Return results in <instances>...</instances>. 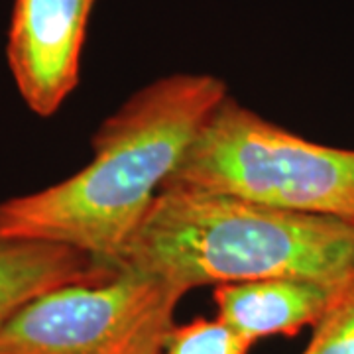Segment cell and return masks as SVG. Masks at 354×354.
Masks as SVG:
<instances>
[{
  "instance_id": "obj_6",
  "label": "cell",
  "mask_w": 354,
  "mask_h": 354,
  "mask_svg": "<svg viewBox=\"0 0 354 354\" xmlns=\"http://www.w3.org/2000/svg\"><path fill=\"white\" fill-rule=\"evenodd\" d=\"M337 290L305 279H252L216 286L215 304L218 319L254 344L264 337L295 335L305 325H315Z\"/></svg>"
},
{
  "instance_id": "obj_9",
  "label": "cell",
  "mask_w": 354,
  "mask_h": 354,
  "mask_svg": "<svg viewBox=\"0 0 354 354\" xmlns=\"http://www.w3.org/2000/svg\"><path fill=\"white\" fill-rule=\"evenodd\" d=\"M304 354H354V278L335 291Z\"/></svg>"
},
{
  "instance_id": "obj_2",
  "label": "cell",
  "mask_w": 354,
  "mask_h": 354,
  "mask_svg": "<svg viewBox=\"0 0 354 354\" xmlns=\"http://www.w3.org/2000/svg\"><path fill=\"white\" fill-rule=\"evenodd\" d=\"M116 266L146 270L185 291L268 278L341 288L354 278V218L162 189Z\"/></svg>"
},
{
  "instance_id": "obj_5",
  "label": "cell",
  "mask_w": 354,
  "mask_h": 354,
  "mask_svg": "<svg viewBox=\"0 0 354 354\" xmlns=\"http://www.w3.org/2000/svg\"><path fill=\"white\" fill-rule=\"evenodd\" d=\"M95 0H14L8 65L24 102L39 116L59 111L79 83Z\"/></svg>"
},
{
  "instance_id": "obj_3",
  "label": "cell",
  "mask_w": 354,
  "mask_h": 354,
  "mask_svg": "<svg viewBox=\"0 0 354 354\" xmlns=\"http://www.w3.org/2000/svg\"><path fill=\"white\" fill-rule=\"evenodd\" d=\"M162 189L354 218V150L295 136L227 97L207 116Z\"/></svg>"
},
{
  "instance_id": "obj_1",
  "label": "cell",
  "mask_w": 354,
  "mask_h": 354,
  "mask_svg": "<svg viewBox=\"0 0 354 354\" xmlns=\"http://www.w3.org/2000/svg\"><path fill=\"white\" fill-rule=\"evenodd\" d=\"M228 97L213 75H169L134 93L93 136V160L0 203V239L64 244L116 264L207 116Z\"/></svg>"
},
{
  "instance_id": "obj_7",
  "label": "cell",
  "mask_w": 354,
  "mask_h": 354,
  "mask_svg": "<svg viewBox=\"0 0 354 354\" xmlns=\"http://www.w3.org/2000/svg\"><path fill=\"white\" fill-rule=\"evenodd\" d=\"M114 268L64 244L0 239V329L39 295L102 278Z\"/></svg>"
},
{
  "instance_id": "obj_8",
  "label": "cell",
  "mask_w": 354,
  "mask_h": 354,
  "mask_svg": "<svg viewBox=\"0 0 354 354\" xmlns=\"http://www.w3.org/2000/svg\"><path fill=\"white\" fill-rule=\"evenodd\" d=\"M252 342L216 317L174 327L165 339L164 354H246Z\"/></svg>"
},
{
  "instance_id": "obj_4",
  "label": "cell",
  "mask_w": 354,
  "mask_h": 354,
  "mask_svg": "<svg viewBox=\"0 0 354 354\" xmlns=\"http://www.w3.org/2000/svg\"><path fill=\"white\" fill-rule=\"evenodd\" d=\"M185 293L146 270L116 266L22 307L0 329V354H164Z\"/></svg>"
}]
</instances>
